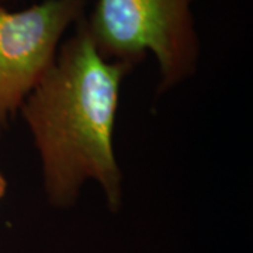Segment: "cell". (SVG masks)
<instances>
[{"instance_id":"6da1fadb","label":"cell","mask_w":253,"mask_h":253,"mask_svg":"<svg viewBox=\"0 0 253 253\" xmlns=\"http://www.w3.org/2000/svg\"><path fill=\"white\" fill-rule=\"evenodd\" d=\"M131 71L100 55L83 16L21 104L41 155L46 194L55 206L75 203L89 179L101 186L111 210L120 206L123 177L113 134L120 87Z\"/></svg>"},{"instance_id":"7a4b0ae2","label":"cell","mask_w":253,"mask_h":253,"mask_svg":"<svg viewBox=\"0 0 253 253\" xmlns=\"http://www.w3.org/2000/svg\"><path fill=\"white\" fill-rule=\"evenodd\" d=\"M196 0H96L86 18L100 55L134 68L155 55L159 89H170L193 73L199 38L191 6Z\"/></svg>"},{"instance_id":"3957f363","label":"cell","mask_w":253,"mask_h":253,"mask_svg":"<svg viewBox=\"0 0 253 253\" xmlns=\"http://www.w3.org/2000/svg\"><path fill=\"white\" fill-rule=\"evenodd\" d=\"M87 0H44L20 11L0 6V134L54 65L63 34Z\"/></svg>"},{"instance_id":"277c9868","label":"cell","mask_w":253,"mask_h":253,"mask_svg":"<svg viewBox=\"0 0 253 253\" xmlns=\"http://www.w3.org/2000/svg\"><path fill=\"white\" fill-rule=\"evenodd\" d=\"M6 189H7V181L4 179V176L0 173V200L3 199V196L6 193Z\"/></svg>"}]
</instances>
